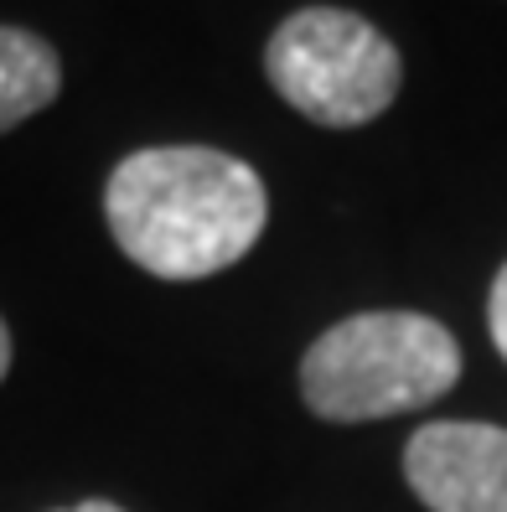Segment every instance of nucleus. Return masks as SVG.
Wrapping results in <instances>:
<instances>
[{
  "mask_svg": "<svg viewBox=\"0 0 507 512\" xmlns=\"http://www.w3.org/2000/svg\"><path fill=\"white\" fill-rule=\"evenodd\" d=\"M104 218L130 264L156 280H207L238 264L270 223L249 161L213 145H151L109 171Z\"/></svg>",
  "mask_w": 507,
  "mask_h": 512,
  "instance_id": "nucleus-1",
  "label": "nucleus"
},
{
  "mask_svg": "<svg viewBox=\"0 0 507 512\" xmlns=\"http://www.w3.org/2000/svg\"><path fill=\"white\" fill-rule=\"evenodd\" d=\"M461 378V347L435 316L357 311L326 326L301 357V399L332 425L430 409Z\"/></svg>",
  "mask_w": 507,
  "mask_h": 512,
  "instance_id": "nucleus-2",
  "label": "nucleus"
},
{
  "mask_svg": "<svg viewBox=\"0 0 507 512\" xmlns=\"http://www.w3.org/2000/svg\"><path fill=\"white\" fill-rule=\"evenodd\" d=\"M264 73L275 94L326 130H357L389 114L404 83L399 47L368 16L342 6H306L264 42Z\"/></svg>",
  "mask_w": 507,
  "mask_h": 512,
  "instance_id": "nucleus-3",
  "label": "nucleus"
},
{
  "mask_svg": "<svg viewBox=\"0 0 507 512\" xmlns=\"http://www.w3.org/2000/svg\"><path fill=\"white\" fill-rule=\"evenodd\" d=\"M404 481L430 512H507V430L435 419L409 435Z\"/></svg>",
  "mask_w": 507,
  "mask_h": 512,
  "instance_id": "nucleus-4",
  "label": "nucleus"
},
{
  "mask_svg": "<svg viewBox=\"0 0 507 512\" xmlns=\"http://www.w3.org/2000/svg\"><path fill=\"white\" fill-rule=\"evenodd\" d=\"M63 88V57L21 26H0V135L42 114Z\"/></svg>",
  "mask_w": 507,
  "mask_h": 512,
  "instance_id": "nucleus-5",
  "label": "nucleus"
},
{
  "mask_svg": "<svg viewBox=\"0 0 507 512\" xmlns=\"http://www.w3.org/2000/svg\"><path fill=\"white\" fill-rule=\"evenodd\" d=\"M487 326H492V342H497V352L507 357V264L497 269L492 295H487Z\"/></svg>",
  "mask_w": 507,
  "mask_h": 512,
  "instance_id": "nucleus-6",
  "label": "nucleus"
},
{
  "mask_svg": "<svg viewBox=\"0 0 507 512\" xmlns=\"http://www.w3.org/2000/svg\"><path fill=\"white\" fill-rule=\"evenodd\" d=\"M63 512H125L119 502H104V497H94V502H78V507H63Z\"/></svg>",
  "mask_w": 507,
  "mask_h": 512,
  "instance_id": "nucleus-7",
  "label": "nucleus"
},
{
  "mask_svg": "<svg viewBox=\"0 0 507 512\" xmlns=\"http://www.w3.org/2000/svg\"><path fill=\"white\" fill-rule=\"evenodd\" d=\"M11 373V331H6V321H0V378Z\"/></svg>",
  "mask_w": 507,
  "mask_h": 512,
  "instance_id": "nucleus-8",
  "label": "nucleus"
}]
</instances>
